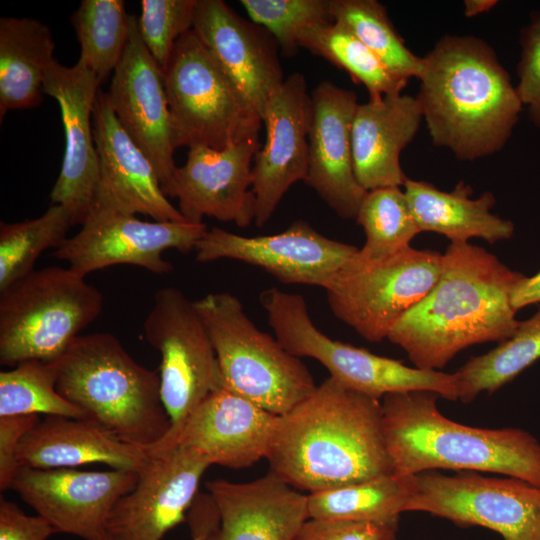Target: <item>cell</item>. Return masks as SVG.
Wrapping results in <instances>:
<instances>
[{
    "instance_id": "f1b7e54d",
    "label": "cell",
    "mask_w": 540,
    "mask_h": 540,
    "mask_svg": "<svg viewBox=\"0 0 540 540\" xmlns=\"http://www.w3.org/2000/svg\"><path fill=\"white\" fill-rule=\"evenodd\" d=\"M51 29L33 18L0 19V118L42 100L44 75L55 61Z\"/></svg>"
},
{
    "instance_id": "277c9868",
    "label": "cell",
    "mask_w": 540,
    "mask_h": 540,
    "mask_svg": "<svg viewBox=\"0 0 540 540\" xmlns=\"http://www.w3.org/2000/svg\"><path fill=\"white\" fill-rule=\"evenodd\" d=\"M438 394L410 391L382 398L383 433L395 475L436 469L492 472L540 487V442L519 428L470 427L445 417Z\"/></svg>"
},
{
    "instance_id": "484cf974",
    "label": "cell",
    "mask_w": 540,
    "mask_h": 540,
    "mask_svg": "<svg viewBox=\"0 0 540 540\" xmlns=\"http://www.w3.org/2000/svg\"><path fill=\"white\" fill-rule=\"evenodd\" d=\"M423 119L410 95H386L358 104L352 123V150L357 181L366 191L403 186L400 154L415 137Z\"/></svg>"
},
{
    "instance_id": "d6986e66",
    "label": "cell",
    "mask_w": 540,
    "mask_h": 540,
    "mask_svg": "<svg viewBox=\"0 0 540 540\" xmlns=\"http://www.w3.org/2000/svg\"><path fill=\"white\" fill-rule=\"evenodd\" d=\"M311 117L305 77L295 72L272 94L262 115L266 136L252 168L258 227L270 220L289 188L307 177Z\"/></svg>"
},
{
    "instance_id": "5bb4252c",
    "label": "cell",
    "mask_w": 540,
    "mask_h": 540,
    "mask_svg": "<svg viewBox=\"0 0 540 540\" xmlns=\"http://www.w3.org/2000/svg\"><path fill=\"white\" fill-rule=\"evenodd\" d=\"M81 229L54 250L53 256L69 263L82 276L118 264L142 267L156 274L173 270L163 259L167 249L189 253L208 230L189 221L147 222L133 215L91 212Z\"/></svg>"
},
{
    "instance_id": "ffe728a7",
    "label": "cell",
    "mask_w": 540,
    "mask_h": 540,
    "mask_svg": "<svg viewBox=\"0 0 540 540\" xmlns=\"http://www.w3.org/2000/svg\"><path fill=\"white\" fill-rule=\"evenodd\" d=\"M260 146L256 137L224 149L190 147L165 195L178 200V209L189 222L202 223L207 216L247 227L255 219L252 168Z\"/></svg>"
},
{
    "instance_id": "603a6c76",
    "label": "cell",
    "mask_w": 540,
    "mask_h": 540,
    "mask_svg": "<svg viewBox=\"0 0 540 540\" xmlns=\"http://www.w3.org/2000/svg\"><path fill=\"white\" fill-rule=\"evenodd\" d=\"M193 30L262 118L285 80L274 37L222 0H197Z\"/></svg>"
},
{
    "instance_id": "52a82bcc",
    "label": "cell",
    "mask_w": 540,
    "mask_h": 540,
    "mask_svg": "<svg viewBox=\"0 0 540 540\" xmlns=\"http://www.w3.org/2000/svg\"><path fill=\"white\" fill-rule=\"evenodd\" d=\"M103 296L70 267L34 269L0 290V363L52 361L101 313Z\"/></svg>"
},
{
    "instance_id": "ba28073f",
    "label": "cell",
    "mask_w": 540,
    "mask_h": 540,
    "mask_svg": "<svg viewBox=\"0 0 540 540\" xmlns=\"http://www.w3.org/2000/svg\"><path fill=\"white\" fill-rule=\"evenodd\" d=\"M276 339L292 355L319 361L330 377L375 399L391 393L431 391L459 399L455 373L409 367L403 362L331 339L313 323L302 295L268 288L259 295Z\"/></svg>"
},
{
    "instance_id": "f6af8a7d",
    "label": "cell",
    "mask_w": 540,
    "mask_h": 540,
    "mask_svg": "<svg viewBox=\"0 0 540 540\" xmlns=\"http://www.w3.org/2000/svg\"><path fill=\"white\" fill-rule=\"evenodd\" d=\"M510 301L518 311L528 305L540 304V271L533 276H522L514 285Z\"/></svg>"
},
{
    "instance_id": "74e56055",
    "label": "cell",
    "mask_w": 540,
    "mask_h": 540,
    "mask_svg": "<svg viewBox=\"0 0 540 540\" xmlns=\"http://www.w3.org/2000/svg\"><path fill=\"white\" fill-rule=\"evenodd\" d=\"M251 21L265 28L284 54L299 48L298 37L304 29L332 21L329 0H242Z\"/></svg>"
},
{
    "instance_id": "836d02e7",
    "label": "cell",
    "mask_w": 540,
    "mask_h": 540,
    "mask_svg": "<svg viewBox=\"0 0 540 540\" xmlns=\"http://www.w3.org/2000/svg\"><path fill=\"white\" fill-rule=\"evenodd\" d=\"M355 220L365 233L357 258L367 263L383 261L410 247L421 233L400 187L367 191Z\"/></svg>"
},
{
    "instance_id": "8d00e7d4",
    "label": "cell",
    "mask_w": 540,
    "mask_h": 540,
    "mask_svg": "<svg viewBox=\"0 0 540 540\" xmlns=\"http://www.w3.org/2000/svg\"><path fill=\"white\" fill-rule=\"evenodd\" d=\"M55 360H27L0 372V417L17 415L63 416L88 419L84 411L57 390Z\"/></svg>"
},
{
    "instance_id": "f546056e",
    "label": "cell",
    "mask_w": 540,
    "mask_h": 540,
    "mask_svg": "<svg viewBox=\"0 0 540 540\" xmlns=\"http://www.w3.org/2000/svg\"><path fill=\"white\" fill-rule=\"evenodd\" d=\"M416 487V476L385 475L309 493V518L341 522H382L400 518Z\"/></svg>"
},
{
    "instance_id": "f35d334b",
    "label": "cell",
    "mask_w": 540,
    "mask_h": 540,
    "mask_svg": "<svg viewBox=\"0 0 540 540\" xmlns=\"http://www.w3.org/2000/svg\"><path fill=\"white\" fill-rule=\"evenodd\" d=\"M197 0H142L138 29L157 64L166 67L175 43L193 29Z\"/></svg>"
},
{
    "instance_id": "7402d4cb",
    "label": "cell",
    "mask_w": 540,
    "mask_h": 540,
    "mask_svg": "<svg viewBox=\"0 0 540 540\" xmlns=\"http://www.w3.org/2000/svg\"><path fill=\"white\" fill-rule=\"evenodd\" d=\"M309 163L305 183L340 217L355 219L366 190L357 181L352 123L358 106L354 91L329 81L311 94Z\"/></svg>"
},
{
    "instance_id": "1f68e13d",
    "label": "cell",
    "mask_w": 540,
    "mask_h": 540,
    "mask_svg": "<svg viewBox=\"0 0 540 540\" xmlns=\"http://www.w3.org/2000/svg\"><path fill=\"white\" fill-rule=\"evenodd\" d=\"M540 359V304L529 319L520 321L513 335L489 352L471 357L456 372L459 400L473 401L492 394Z\"/></svg>"
},
{
    "instance_id": "2e32d148",
    "label": "cell",
    "mask_w": 540,
    "mask_h": 540,
    "mask_svg": "<svg viewBox=\"0 0 540 540\" xmlns=\"http://www.w3.org/2000/svg\"><path fill=\"white\" fill-rule=\"evenodd\" d=\"M132 470L79 471L21 467L10 489L18 493L56 532L93 540L117 501L136 485Z\"/></svg>"
},
{
    "instance_id": "4dcf8cb0",
    "label": "cell",
    "mask_w": 540,
    "mask_h": 540,
    "mask_svg": "<svg viewBox=\"0 0 540 540\" xmlns=\"http://www.w3.org/2000/svg\"><path fill=\"white\" fill-rule=\"evenodd\" d=\"M298 44L346 71L355 82L366 87L369 98L401 94L408 83L390 71L374 52L336 21L304 29L299 34Z\"/></svg>"
},
{
    "instance_id": "e575fe53",
    "label": "cell",
    "mask_w": 540,
    "mask_h": 540,
    "mask_svg": "<svg viewBox=\"0 0 540 540\" xmlns=\"http://www.w3.org/2000/svg\"><path fill=\"white\" fill-rule=\"evenodd\" d=\"M333 21L348 28L397 76L419 78L423 59L415 55L393 26L384 5L376 0H329Z\"/></svg>"
},
{
    "instance_id": "ee69618b",
    "label": "cell",
    "mask_w": 540,
    "mask_h": 540,
    "mask_svg": "<svg viewBox=\"0 0 540 540\" xmlns=\"http://www.w3.org/2000/svg\"><path fill=\"white\" fill-rule=\"evenodd\" d=\"M186 520L192 540H209L219 525V512L209 493H198Z\"/></svg>"
},
{
    "instance_id": "8992f818",
    "label": "cell",
    "mask_w": 540,
    "mask_h": 540,
    "mask_svg": "<svg viewBox=\"0 0 540 540\" xmlns=\"http://www.w3.org/2000/svg\"><path fill=\"white\" fill-rule=\"evenodd\" d=\"M194 305L214 347L224 388L276 416L316 389L301 359L258 329L235 295L210 293Z\"/></svg>"
},
{
    "instance_id": "30bf717a",
    "label": "cell",
    "mask_w": 540,
    "mask_h": 540,
    "mask_svg": "<svg viewBox=\"0 0 540 540\" xmlns=\"http://www.w3.org/2000/svg\"><path fill=\"white\" fill-rule=\"evenodd\" d=\"M144 336L160 352V392L171 428L155 448H170L187 417L211 393L224 388L217 356L194 305L174 287L159 289L146 316Z\"/></svg>"
},
{
    "instance_id": "4316f807",
    "label": "cell",
    "mask_w": 540,
    "mask_h": 540,
    "mask_svg": "<svg viewBox=\"0 0 540 540\" xmlns=\"http://www.w3.org/2000/svg\"><path fill=\"white\" fill-rule=\"evenodd\" d=\"M148 452L125 443L89 419L45 416L22 438L20 467L52 469L102 463L112 469L139 472Z\"/></svg>"
},
{
    "instance_id": "e0dca14e",
    "label": "cell",
    "mask_w": 540,
    "mask_h": 540,
    "mask_svg": "<svg viewBox=\"0 0 540 540\" xmlns=\"http://www.w3.org/2000/svg\"><path fill=\"white\" fill-rule=\"evenodd\" d=\"M106 96L122 128L152 163L165 193L177 166L164 75L145 47L134 15Z\"/></svg>"
},
{
    "instance_id": "cb8c5ba5",
    "label": "cell",
    "mask_w": 540,
    "mask_h": 540,
    "mask_svg": "<svg viewBox=\"0 0 540 540\" xmlns=\"http://www.w3.org/2000/svg\"><path fill=\"white\" fill-rule=\"evenodd\" d=\"M276 418L222 388L208 395L191 412L172 446L192 448L212 464L246 468L266 458Z\"/></svg>"
},
{
    "instance_id": "83f0119b",
    "label": "cell",
    "mask_w": 540,
    "mask_h": 540,
    "mask_svg": "<svg viewBox=\"0 0 540 540\" xmlns=\"http://www.w3.org/2000/svg\"><path fill=\"white\" fill-rule=\"evenodd\" d=\"M403 187L421 232L441 234L450 242L480 238L490 244L508 240L514 234L512 221L492 213L496 199L491 192L472 199L473 190L464 181L445 192L429 182L408 177Z\"/></svg>"
},
{
    "instance_id": "9a60e30c",
    "label": "cell",
    "mask_w": 540,
    "mask_h": 540,
    "mask_svg": "<svg viewBox=\"0 0 540 540\" xmlns=\"http://www.w3.org/2000/svg\"><path fill=\"white\" fill-rule=\"evenodd\" d=\"M135 487L110 512L105 532L112 540H162L186 520L211 461L183 446L148 451Z\"/></svg>"
},
{
    "instance_id": "c3c4849f",
    "label": "cell",
    "mask_w": 540,
    "mask_h": 540,
    "mask_svg": "<svg viewBox=\"0 0 540 540\" xmlns=\"http://www.w3.org/2000/svg\"><path fill=\"white\" fill-rule=\"evenodd\" d=\"M390 540H398L397 536L393 537L392 539Z\"/></svg>"
},
{
    "instance_id": "6da1fadb",
    "label": "cell",
    "mask_w": 540,
    "mask_h": 540,
    "mask_svg": "<svg viewBox=\"0 0 540 540\" xmlns=\"http://www.w3.org/2000/svg\"><path fill=\"white\" fill-rule=\"evenodd\" d=\"M266 459L271 472L309 493L394 474L381 401L332 377L277 416Z\"/></svg>"
},
{
    "instance_id": "7bdbcfd3",
    "label": "cell",
    "mask_w": 540,
    "mask_h": 540,
    "mask_svg": "<svg viewBox=\"0 0 540 540\" xmlns=\"http://www.w3.org/2000/svg\"><path fill=\"white\" fill-rule=\"evenodd\" d=\"M57 533L39 515L25 514L15 503L0 499V540H48Z\"/></svg>"
},
{
    "instance_id": "44dd1931",
    "label": "cell",
    "mask_w": 540,
    "mask_h": 540,
    "mask_svg": "<svg viewBox=\"0 0 540 540\" xmlns=\"http://www.w3.org/2000/svg\"><path fill=\"white\" fill-rule=\"evenodd\" d=\"M93 134L99 181L89 213H140L157 222L187 221L167 199L152 163L122 128L101 90L93 111Z\"/></svg>"
},
{
    "instance_id": "b9f144b4",
    "label": "cell",
    "mask_w": 540,
    "mask_h": 540,
    "mask_svg": "<svg viewBox=\"0 0 540 540\" xmlns=\"http://www.w3.org/2000/svg\"><path fill=\"white\" fill-rule=\"evenodd\" d=\"M40 420L39 415L0 417V490L10 485L21 468L17 459L19 444L25 434Z\"/></svg>"
},
{
    "instance_id": "9c48e42d",
    "label": "cell",
    "mask_w": 540,
    "mask_h": 540,
    "mask_svg": "<svg viewBox=\"0 0 540 540\" xmlns=\"http://www.w3.org/2000/svg\"><path fill=\"white\" fill-rule=\"evenodd\" d=\"M174 148L224 149L259 137L262 118L192 29L163 69Z\"/></svg>"
},
{
    "instance_id": "7a4b0ae2",
    "label": "cell",
    "mask_w": 540,
    "mask_h": 540,
    "mask_svg": "<svg viewBox=\"0 0 540 540\" xmlns=\"http://www.w3.org/2000/svg\"><path fill=\"white\" fill-rule=\"evenodd\" d=\"M522 276L482 247L450 242L436 284L387 339L426 370L442 369L472 345L501 343L520 322L510 295Z\"/></svg>"
},
{
    "instance_id": "ac0fdd59",
    "label": "cell",
    "mask_w": 540,
    "mask_h": 540,
    "mask_svg": "<svg viewBox=\"0 0 540 540\" xmlns=\"http://www.w3.org/2000/svg\"><path fill=\"white\" fill-rule=\"evenodd\" d=\"M101 82L79 63L67 67L55 60L46 70L43 92L60 107L65 151L51 190L52 204L66 207L74 224H83L96 196L99 159L93 134V111Z\"/></svg>"
},
{
    "instance_id": "7c38bea8",
    "label": "cell",
    "mask_w": 540,
    "mask_h": 540,
    "mask_svg": "<svg viewBox=\"0 0 540 540\" xmlns=\"http://www.w3.org/2000/svg\"><path fill=\"white\" fill-rule=\"evenodd\" d=\"M405 512H426L460 527L479 526L503 540H540V487L507 477L435 470L416 474Z\"/></svg>"
},
{
    "instance_id": "5b68a950",
    "label": "cell",
    "mask_w": 540,
    "mask_h": 540,
    "mask_svg": "<svg viewBox=\"0 0 540 540\" xmlns=\"http://www.w3.org/2000/svg\"><path fill=\"white\" fill-rule=\"evenodd\" d=\"M55 362L58 392L121 441L149 451L169 433L159 374L113 334L79 335Z\"/></svg>"
},
{
    "instance_id": "4fadbf2b",
    "label": "cell",
    "mask_w": 540,
    "mask_h": 540,
    "mask_svg": "<svg viewBox=\"0 0 540 540\" xmlns=\"http://www.w3.org/2000/svg\"><path fill=\"white\" fill-rule=\"evenodd\" d=\"M358 250L298 220L280 233L252 237L213 227L198 241L195 259L201 263L237 260L263 269L284 284L325 290Z\"/></svg>"
},
{
    "instance_id": "d590c367",
    "label": "cell",
    "mask_w": 540,
    "mask_h": 540,
    "mask_svg": "<svg viewBox=\"0 0 540 540\" xmlns=\"http://www.w3.org/2000/svg\"><path fill=\"white\" fill-rule=\"evenodd\" d=\"M75 225L69 210L52 204L41 216L0 223V290L34 270L38 257L67 240Z\"/></svg>"
},
{
    "instance_id": "3957f363",
    "label": "cell",
    "mask_w": 540,
    "mask_h": 540,
    "mask_svg": "<svg viewBox=\"0 0 540 540\" xmlns=\"http://www.w3.org/2000/svg\"><path fill=\"white\" fill-rule=\"evenodd\" d=\"M422 59L416 98L433 145L464 161L500 151L523 104L494 49L472 35H445Z\"/></svg>"
},
{
    "instance_id": "bcb514c9",
    "label": "cell",
    "mask_w": 540,
    "mask_h": 540,
    "mask_svg": "<svg viewBox=\"0 0 540 540\" xmlns=\"http://www.w3.org/2000/svg\"><path fill=\"white\" fill-rule=\"evenodd\" d=\"M498 1L496 0H465L464 15L468 18L477 16L492 9Z\"/></svg>"
},
{
    "instance_id": "d4e9b609",
    "label": "cell",
    "mask_w": 540,
    "mask_h": 540,
    "mask_svg": "<svg viewBox=\"0 0 540 540\" xmlns=\"http://www.w3.org/2000/svg\"><path fill=\"white\" fill-rule=\"evenodd\" d=\"M206 486L220 518L209 540H294L309 518L307 495L271 471L247 483Z\"/></svg>"
},
{
    "instance_id": "60d3db41",
    "label": "cell",
    "mask_w": 540,
    "mask_h": 540,
    "mask_svg": "<svg viewBox=\"0 0 540 540\" xmlns=\"http://www.w3.org/2000/svg\"><path fill=\"white\" fill-rule=\"evenodd\" d=\"M399 519L382 522H341L308 518L294 540H390Z\"/></svg>"
},
{
    "instance_id": "d6a6232c",
    "label": "cell",
    "mask_w": 540,
    "mask_h": 540,
    "mask_svg": "<svg viewBox=\"0 0 540 540\" xmlns=\"http://www.w3.org/2000/svg\"><path fill=\"white\" fill-rule=\"evenodd\" d=\"M80 44L77 63L102 83L119 64L130 34V15L122 0H83L71 17Z\"/></svg>"
},
{
    "instance_id": "8fae6325",
    "label": "cell",
    "mask_w": 540,
    "mask_h": 540,
    "mask_svg": "<svg viewBox=\"0 0 540 540\" xmlns=\"http://www.w3.org/2000/svg\"><path fill=\"white\" fill-rule=\"evenodd\" d=\"M442 266V253L411 246L376 263L356 253L325 289L329 307L362 338L381 342L433 288Z\"/></svg>"
},
{
    "instance_id": "7dc6e473",
    "label": "cell",
    "mask_w": 540,
    "mask_h": 540,
    "mask_svg": "<svg viewBox=\"0 0 540 540\" xmlns=\"http://www.w3.org/2000/svg\"><path fill=\"white\" fill-rule=\"evenodd\" d=\"M93 540H112V539L104 531L100 533L98 536H96Z\"/></svg>"
},
{
    "instance_id": "ab89813d",
    "label": "cell",
    "mask_w": 540,
    "mask_h": 540,
    "mask_svg": "<svg viewBox=\"0 0 540 540\" xmlns=\"http://www.w3.org/2000/svg\"><path fill=\"white\" fill-rule=\"evenodd\" d=\"M520 45L515 88L532 123L540 128V11L533 12L529 24L522 28Z\"/></svg>"
}]
</instances>
